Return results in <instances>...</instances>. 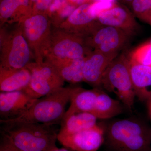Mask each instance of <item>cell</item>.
Returning <instances> with one entry per match:
<instances>
[{
  "instance_id": "6da1fadb",
  "label": "cell",
  "mask_w": 151,
  "mask_h": 151,
  "mask_svg": "<svg viewBox=\"0 0 151 151\" xmlns=\"http://www.w3.org/2000/svg\"><path fill=\"white\" fill-rule=\"evenodd\" d=\"M105 128V144L111 151H151V130L138 119L116 120Z\"/></svg>"
},
{
  "instance_id": "7a4b0ae2",
  "label": "cell",
  "mask_w": 151,
  "mask_h": 151,
  "mask_svg": "<svg viewBox=\"0 0 151 151\" xmlns=\"http://www.w3.org/2000/svg\"><path fill=\"white\" fill-rule=\"evenodd\" d=\"M1 124V132L20 151H50L57 147L58 134L52 125L27 123Z\"/></svg>"
},
{
  "instance_id": "3957f363",
  "label": "cell",
  "mask_w": 151,
  "mask_h": 151,
  "mask_svg": "<svg viewBox=\"0 0 151 151\" xmlns=\"http://www.w3.org/2000/svg\"><path fill=\"white\" fill-rule=\"evenodd\" d=\"M74 87H61L53 93L37 99L22 116L12 120H0V123H37L50 125L60 124Z\"/></svg>"
},
{
  "instance_id": "277c9868",
  "label": "cell",
  "mask_w": 151,
  "mask_h": 151,
  "mask_svg": "<svg viewBox=\"0 0 151 151\" xmlns=\"http://www.w3.org/2000/svg\"><path fill=\"white\" fill-rule=\"evenodd\" d=\"M33 58L18 22L1 27L0 67L12 69L27 67Z\"/></svg>"
},
{
  "instance_id": "5b68a950",
  "label": "cell",
  "mask_w": 151,
  "mask_h": 151,
  "mask_svg": "<svg viewBox=\"0 0 151 151\" xmlns=\"http://www.w3.org/2000/svg\"><path fill=\"white\" fill-rule=\"evenodd\" d=\"M35 62L45 60L50 47L52 24L46 12H33L18 22Z\"/></svg>"
},
{
  "instance_id": "8992f818",
  "label": "cell",
  "mask_w": 151,
  "mask_h": 151,
  "mask_svg": "<svg viewBox=\"0 0 151 151\" xmlns=\"http://www.w3.org/2000/svg\"><path fill=\"white\" fill-rule=\"evenodd\" d=\"M101 87L116 94L126 108L132 110L136 95L127 54L118 55L108 65L103 74Z\"/></svg>"
},
{
  "instance_id": "52a82bcc",
  "label": "cell",
  "mask_w": 151,
  "mask_h": 151,
  "mask_svg": "<svg viewBox=\"0 0 151 151\" xmlns=\"http://www.w3.org/2000/svg\"><path fill=\"white\" fill-rule=\"evenodd\" d=\"M53 27L50 47L45 60L50 63L73 60L86 56L92 50L86 45L83 38Z\"/></svg>"
},
{
  "instance_id": "ba28073f",
  "label": "cell",
  "mask_w": 151,
  "mask_h": 151,
  "mask_svg": "<svg viewBox=\"0 0 151 151\" xmlns=\"http://www.w3.org/2000/svg\"><path fill=\"white\" fill-rule=\"evenodd\" d=\"M31 72L30 81L22 91L39 99L63 87L65 81L56 68L48 61L32 62L27 66Z\"/></svg>"
},
{
  "instance_id": "9c48e42d",
  "label": "cell",
  "mask_w": 151,
  "mask_h": 151,
  "mask_svg": "<svg viewBox=\"0 0 151 151\" xmlns=\"http://www.w3.org/2000/svg\"><path fill=\"white\" fill-rule=\"evenodd\" d=\"M98 15L94 2L84 3L77 6L57 28L84 39L102 26L97 21Z\"/></svg>"
},
{
  "instance_id": "30bf717a",
  "label": "cell",
  "mask_w": 151,
  "mask_h": 151,
  "mask_svg": "<svg viewBox=\"0 0 151 151\" xmlns=\"http://www.w3.org/2000/svg\"><path fill=\"white\" fill-rule=\"evenodd\" d=\"M131 35L117 28L102 25L91 36L84 39L88 47L108 55L117 57L129 42Z\"/></svg>"
},
{
  "instance_id": "8fae6325",
  "label": "cell",
  "mask_w": 151,
  "mask_h": 151,
  "mask_svg": "<svg viewBox=\"0 0 151 151\" xmlns=\"http://www.w3.org/2000/svg\"><path fill=\"white\" fill-rule=\"evenodd\" d=\"M105 128L96 125L90 129L65 136H57L63 147L74 151H97L105 141Z\"/></svg>"
},
{
  "instance_id": "7c38bea8",
  "label": "cell",
  "mask_w": 151,
  "mask_h": 151,
  "mask_svg": "<svg viewBox=\"0 0 151 151\" xmlns=\"http://www.w3.org/2000/svg\"><path fill=\"white\" fill-rule=\"evenodd\" d=\"M97 21L103 25L120 29L132 37L139 29L133 13L125 6L116 3L100 13L97 17Z\"/></svg>"
},
{
  "instance_id": "4fadbf2b",
  "label": "cell",
  "mask_w": 151,
  "mask_h": 151,
  "mask_svg": "<svg viewBox=\"0 0 151 151\" xmlns=\"http://www.w3.org/2000/svg\"><path fill=\"white\" fill-rule=\"evenodd\" d=\"M37 100L22 90L1 92L0 120H12L20 117L29 110Z\"/></svg>"
},
{
  "instance_id": "5bb4252c",
  "label": "cell",
  "mask_w": 151,
  "mask_h": 151,
  "mask_svg": "<svg viewBox=\"0 0 151 151\" xmlns=\"http://www.w3.org/2000/svg\"><path fill=\"white\" fill-rule=\"evenodd\" d=\"M116 57L97 50H92L85 57L84 81L94 88H101L103 74Z\"/></svg>"
},
{
  "instance_id": "9a60e30c",
  "label": "cell",
  "mask_w": 151,
  "mask_h": 151,
  "mask_svg": "<svg viewBox=\"0 0 151 151\" xmlns=\"http://www.w3.org/2000/svg\"><path fill=\"white\" fill-rule=\"evenodd\" d=\"M129 60L130 75L136 97L141 101H150L151 67Z\"/></svg>"
},
{
  "instance_id": "2e32d148",
  "label": "cell",
  "mask_w": 151,
  "mask_h": 151,
  "mask_svg": "<svg viewBox=\"0 0 151 151\" xmlns=\"http://www.w3.org/2000/svg\"><path fill=\"white\" fill-rule=\"evenodd\" d=\"M33 12L30 0H1V27L6 23L18 22Z\"/></svg>"
},
{
  "instance_id": "e0dca14e",
  "label": "cell",
  "mask_w": 151,
  "mask_h": 151,
  "mask_svg": "<svg viewBox=\"0 0 151 151\" xmlns=\"http://www.w3.org/2000/svg\"><path fill=\"white\" fill-rule=\"evenodd\" d=\"M31 72L27 68L12 69L0 67V90L1 92L22 91L30 81Z\"/></svg>"
},
{
  "instance_id": "ac0fdd59",
  "label": "cell",
  "mask_w": 151,
  "mask_h": 151,
  "mask_svg": "<svg viewBox=\"0 0 151 151\" xmlns=\"http://www.w3.org/2000/svg\"><path fill=\"white\" fill-rule=\"evenodd\" d=\"M99 88L86 89L79 86H75L70 97V106L65 111L63 119L75 113H92L96 103Z\"/></svg>"
},
{
  "instance_id": "d6986e66",
  "label": "cell",
  "mask_w": 151,
  "mask_h": 151,
  "mask_svg": "<svg viewBox=\"0 0 151 151\" xmlns=\"http://www.w3.org/2000/svg\"><path fill=\"white\" fill-rule=\"evenodd\" d=\"M97 118L89 112L76 113L63 119L58 136H65L88 129L97 125Z\"/></svg>"
},
{
  "instance_id": "ffe728a7",
  "label": "cell",
  "mask_w": 151,
  "mask_h": 151,
  "mask_svg": "<svg viewBox=\"0 0 151 151\" xmlns=\"http://www.w3.org/2000/svg\"><path fill=\"white\" fill-rule=\"evenodd\" d=\"M122 112L123 108L120 101L111 98L99 88L92 114L97 119H107L120 115Z\"/></svg>"
},
{
  "instance_id": "44dd1931",
  "label": "cell",
  "mask_w": 151,
  "mask_h": 151,
  "mask_svg": "<svg viewBox=\"0 0 151 151\" xmlns=\"http://www.w3.org/2000/svg\"><path fill=\"white\" fill-rule=\"evenodd\" d=\"M86 56L73 60L50 63L56 68L65 81L77 84L84 81V68Z\"/></svg>"
},
{
  "instance_id": "7402d4cb",
  "label": "cell",
  "mask_w": 151,
  "mask_h": 151,
  "mask_svg": "<svg viewBox=\"0 0 151 151\" xmlns=\"http://www.w3.org/2000/svg\"><path fill=\"white\" fill-rule=\"evenodd\" d=\"M127 55L131 61L151 67V42L149 41L146 42Z\"/></svg>"
},
{
  "instance_id": "603a6c76",
  "label": "cell",
  "mask_w": 151,
  "mask_h": 151,
  "mask_svg": "<svg viewBox=\"0 0 151 151\" xmlns=\"http://www.w3.org/2000/svg\"><path fill=\"white\" fill-rule=\"evenodd\" d=\"M130 6L135 16L144 21L146 14L151 8V0H134Z\"/></svg>"
},
{
  "instance_id": "cb8c5ba5",
  "label": "cell",
  "mask_w": 151,
  "mask_h": 151,
  "mask_svg": "<svg viewBox=\"0 0 151 151\" xmlns=\"http://www.w3.org/2000/svg\"><path fill=\"white\" fill-rule=\"evenodd\" d=\"M54 0H30L32 4L33 12H46Z\"/></svg>"
},
{
  "instance_id": "d4e9b609",
  "label": "cell",
  "mask_w": 151,
  "mask_h": 151,
  "mask_svg": "<svg viewBox=\"0 0 151 151\" xmlns=\"http://www.w3.org/2000/svg\"><path fill=\"white\" fill-rule=\"evenodd\" d=\"M0 151H21L12 142L9 138L4 133H1Z\"/></svg>"
},
{
  "instance_id": "484cf974",
  "label": "cell",
  "mask_w": 151,
  "mask_h": 151,
  "mask_svg": "<svg viewBox=\"0 0 151 151\" xmlns=\"http://www.w3.org/2000/svg\"><path fill=\"white\" fill-rule=\"evenodd\" d=\"M69 4L76 6L81 5L84 3H87L86 0H67Z\"/></svg>"
},
{
  "instance_id": "4316f807",
  "label": "cell",
  "mask_w": 151,
  "mask_h": 151,
  "mask_svg": "<svg viewBox=\"0 0 151 151\" xmlns=\"http://www.w3.org/2000/svg\"><path fill=\"white\" fill-rule=\"evenodd\" d=\"M50 151H74L71 149L65 147H64L63 148H59L56 147H55L51 149Z\"/></svg>"
},
{
  "instance_id": "83f0119b",
  "label": "cell",
  "mask_w": 151,
  "mask_h": 151,
  "mask_svg": "<svg viewBox=\"0 0 151 151\" xmlns=\"http://www.w3.org/2000/svg\"><path fill=\"white\" fill-rule=\"evenodd\" d=\"M87 2H92L96 1L108 2L115 3V0H86Z\"/></svg>"
},
{
  "instance_id": "f1b7e54d",
  "label": "cell",
  "mask_w": 151,
  "mask_h": 151,
  "mask_svg": "<svg viewBox=\"0 0 151 151\" xmlns=\"http://www.w3.org/2000/svg\"><path fill=\"white\" fill-rule=\"evenodd\" d=\"M120 1L125 4L130 6L134 0H120Z\"/></svg>"
},
{
  "instance_id": "f546056e",
  "label": "cell",
  "mask_w": 151,
  "mask_h": 151,
  "mask_svg": "<svg viewBox=\"0 0 151 151\" xmlns=\"http://www.w3.org/2000/svg\"><path fill=\"white\" fill-rule=\"evenodd\" d=\"M149 111H150L151 117V100L150 101V104H149Z\"/></svg>"
},
{
  "instance_id": "4dcf8cb0",
  "label": "cell",
  "mask_w": 151,
  "mask_h": 151,
  "mask_svg": "<svg viewBox=\"0 0 151 151\" xmlns=\"http://www.w3.org/2000/svg\"><path fill=\"white\" fill-rule=\"evenodd\" d=\"M147 23L149 24L151 26V17L148 19V20L147 22Z\"/></svg>"
}]
</instances>
